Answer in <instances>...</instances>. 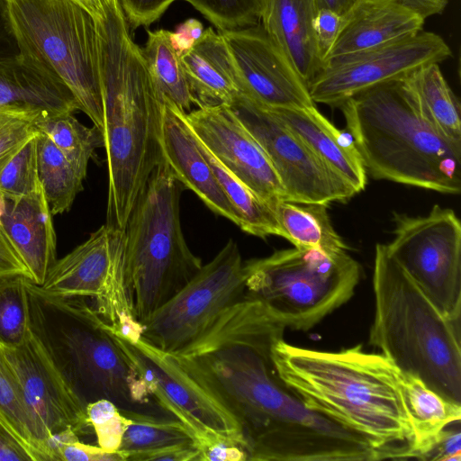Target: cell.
<instances>
[{
    "label": "cell",
    "instance_id": "6da1fadb",
    "mask_svg": "<svg viewBox=\"0 0 461 461\" xmlns=\"http://www.w3.org/2000/svg\"><path fill=\"white\" fill-rule=\"evenodd\" d=\"M285 329L270 312H238L171 355L237 422L249 460L389 459L363 435L306 407L279 378L271 352Z\"/></svg>",
    "mask_w": 461,
    "mask_h": 461
},
{
    "label": "cell",
    "instance_id": "7a4b0ae2",
    "mask_svg": "<svg viewBox=\"0 0 461 461\" xmlns=\"http://www.w3.org/2000/svg\"><path fill=\"white\" fill-rule=\"evenodd\" d=\"M275 370L309 409L366 437L389 459L414 456V429L400 370L382 353L361 344L339 351L291 345L271 352Z\"/></svg>",
    "mask_w": 461,
    "mask_h": 461
},
{
    "label": "cell",
    "instance_id": "3957f363",
    "mask_svg": "<svg viewBox=\"0 0 461 461\" xmlns=\"http://www.w3.org/2000/svg\"><path fill=\"white\" fill-rule=\"evenodd\" d=\"M96 21L108 168L106 224L124 230L133 205L162 158L163 97L118 0Z\"/></svg>",
    "mask_w": 461,
    "mask_h": 461
},
{
    "label": "cell",
    "instance_id": "277c9868",
    "mask_svg": "<svg viewBox=\"0 0 461 461\" xmlns=\"http://www.w3.org/2000/svg\"><path fill=\"white\" fill-rule=\"evenodd\" d=\"M339 108L374 178L443 194L461 191V146L427 120L403 78L378 84Z\"/></svg>",
    "mask_w": 461,
    "mask_h": 461
},
{
    "label": "cell",
    "instance_id": "5b68a950",
    "mask_svg": "<svg viewBox=\"0 0 461 461\" xmlns=\"http://www.w3.org/2000/svg\"><path fill=\"white\" fill-rule=\"evenodd\" d=\"M375 315L369 344L395 366L461 405L460 321L443 315L377 243L373 271Z\"/></svg>",
    "mask_w": 461,
    "mask_h": 461
},
{
    "label": "cell",
    "instance_id": "8992f818",
    "mask_svg": "<svg viewBox=\"0 0 461 461\" xmlns=\"http://www.w3.org/2000/svg\"><path fill=\"white\" fill-rule=\"evenodd\" d=\"M184 187L161 158L123 230L127 299L140 325L203 267L181 228L179 202Z\"/></svg>",
    "mask_w": 461,
    "mask_h": 461
},
{
    "label": "cell",
    "instance_id": "52a82bcc",
    "mask_svg": "<svg viewBox=\"0 0 461 461\" xmlns=\"http://www.w3.org/2000/svg\"><path fill=\"white\" fill-rule=\"evenodd\" d=\"M17 53L62 82L79 110L103 129L95 19L74 0H0Z\"/></svg>",
    "mask_w": 461,
    "mask_h": 461
},
{
    "label": "cell",
    "instance_id": "ba28073f",
    "mask_svg": "<svg viewBox=\"0 0 461 461\" xmlns=\"http://www.w3.org/2000/svg\"><path fill=\"white\" fill-rule=\"evenodd\" d=\"M244 294L285 325L306 332L355 294L361 265L346 250L286 249L244 262Z\"/></svg>",
    "mask_w": 461,
    "mask_h": 461
},
{
    "label": "cell",
    "instance_id": "9c48e42d",
    "mask_svg": "<svg viewBox=\"0 0 461 461\" xmlns=\"http://www.w3.org/2000/svg\"><path fill=\"white\" fill-rule=\"evenodd\" d=\"M64 309L70 323L65 375L86 406L107 399L121 411L165 413L97 312L80 302Z\"/></svg>",
    "mask_w": 461,
    "mask_h": 461
},
{
    "label": "cell",
    "instance_id": "30bf717a",
    "mask_svg": "<svg viewBox=\"0 0 461 461\" xmlns=\"http://www.w3.org/2000/svg\"><path fill=\"white\" fill-rule=\"evenodd\" d=\"M390 255L446 317H461V223L435 204L424 216L393 212Z\"/></svg>",
    "mask_w": 461,
    "mask_h": 461
},
{
    "label": "cell",
    "instance_id": "8fae6325",
    "mask_svg": "<svg viewBox=\"0 0 461 461\" xmlns=\"http://www.w3.org/2000/svg\"><path fill=\"white\" fill-rule=\"evenodd\" d=\"M243 265L237 243L230 240L141 324V338L170 354L191 344L221 312L244 295Z\"/></svg>",
    "mask_w": 461,
    "mask_h": 461
},
{
    "label": "cell",
    "instance_id": "7c38bea8",
    "mask_svg": "<svg viewBox=\"0 0 461 461\" xmlns=\"http://www.w3.org/2000/svg\"><path fill=\"white\" fill-rule=\"evenodd\" d=\"M230 107L267 155L286 201L328 205L346 202L357 194L272 109L244 95Z\"/></svg>",
    "mask_w": 461,
    "mask_h": 461
},
{
    "label": "cell",
    "instance_id": "4fadbf2b",
    "mask_svg": "<svg viewBox=\"0 0 461 461\" xmlns=\"http://www.w3.org/2000/svg\"><path fill=\"white\" fill-rule=\"evenodd\" d=\"M451 50L438 34L420 32L373 49L328 59L309 83L314 103L339 107L355 95L381 83L402 79L416 69L440 64Z\"/></svg>",
    "mask_w": 461,
    "mask_h": 461
},
{
    "label": "cell",
    "instance_id": "5bb4252c",
    "mask_svg": "<svg viewBox=\"0 0 461 461\" xmlns=\"http://www.w3.org/2000/svg\"><path fill=\"white\" fill-rule=\"evenodd\" d=\"M3 348L49 447L51 438L65 432L72 431L78 437L86 435L92 428L86 404L59 366L50 347L37 332L34 323L33 330L23 343Z\"/></svg>",
    "mask_w": 461,
    "mask_h": 461
},
{
    "label": "cell",
    "instance_id": "9a60e30c",
    "mask_svg": "<svg viewBox=\"0 0 461 461\" xmlns=\"http://www.w3.org/2000/svg\"><path fill=\"white\" fill-rule=\"evenodd\" d=\"M109 330L166 414L170 415L176 411L185 412L202 425L233 438L244 447L237 422L176 363L171 354L157 348L141 337L131 342Z\"/></svg>",
    "mask_w": 461,
    "mask_h": 461
},
{
    "label": "cell",
    "instance_id": "2e32d148",
    "mask_svg": "<svg viewBox=\"0 0 461 461\" xmlns=\"http://www.w3.org/2000/svg\"><path fill=\"white\" fill-rule=\"evenodd\" d=\"M219 32L233 59L241 95L272 109L315 105L305 82L259 23Z\"/></svg>",
    "mask_w": 461,
    "mask_h": 461
},
{
    "label": "cell",
    "instance_id": "e0dca14e",
    "mask_svg": "<svg viewBox=\"0 0 461 461\" xmlns=\"http://www.w3.org/2000/svg\"><path fill=\"white\" fill-rule=\"evenodd\" d=\"M186 120L197 139L260 198L272 207L286 201L267 155L229 105L192 110Z\"/></svg>",
    "mask_w": 461,
    "mask_h": 461
},
{
    "label": "cell",
    "instance_id": "ac0fdd59",
    "mask_svg": "<svg viewBox=\"0 0 461 461\" xmlns=\"http://www.w3.org/2000/svg\"><path fill=\"white\" fill-rule=\"evenodd\" d=\"M123 258V230L102 225L89 238L57 259L41 286V295L57 300L90 297L103 303L113 286V277Z\"/></svg>",
    "mask_w": 461,
    "mask_h": 461
},
{
    "label": "cell",
    "instance_id": "d6986e66",
    "mask_svg": "<svg viewBox=\"0 0 461 461\" xmlns=\"http://www.w3.org/2000/svg\"><path fill=\"white\" fill-rule=\"evenodd\" d=\"M159 146L162 158L176 178L213 212L241 227L242 220L221 187L199 148L186 113L163 98Z\"/></svg>",
    "mask_w": 461,
    "mask_h": 461
},
{
    "label": "cell",
    "instance_id": "ffe728a7",
    "mask_svg": "<svg viewBox=\"0 0 461 461\" xmlns=\"http://www.w3.org/2000/svg\"><path fill=\"white\" fill-rule=\"evenodd\" d=\"M52 216L42 187L14 200L0 194L1 226L37 286L44 283L57 260Z\"/></svg>",
    "mask_w": 461,
    "mask_h": 461
},
{
    "label": "cell",
    "instance_id": "44dd1931",
    "mask_svg": "<svg viewBox=\"0 0 461 461\" xmlns=\"http://www.w3.org/2000/svg\"><path fill=\"white\" fill-rule=\"evenodd\" d=\"M342 18L326 60L413 35L423 30L425 23L420 14L395 0H358Z\"/></svg>",
    "mask_w": 461,
    "mask_h": 461
},
{
    "label": "cell",
    "instance_id": "7402d4cb",
    "mask_svg": "<svg viewBox=\"0 0 461 461\" xmlns=\"http://www.w3.org/2000/svg\"><path fill=\"white\" fill-rule=\"evenodd\" d=\"M317 12L316 0H261L260 25L307 86L323 68L314 34Z\"/></svg>",
    "mask_w": 461,
    "mask_h": 461
},
{
    "label": "cell",
    "instance_id": "603a6c76",
    "mask_svg": "<svg viewBox=\"0 0 461 461\" xmlns=\"http://www.w3.org/2000/svg\"><path fill=\"white\" fill-rule=\"evenodd\" d=\"M180 60L198 108L230 106L242 94L233 59L219 31L204 29L201 39Z\"/></svg>",
    "mask_w": 461,
    "mask_h": 461
},
{
    "label": "cell",
    "instance_id": "cb8c5ba5",
    "mask_svg": "<svg viewBox=\"0 0 461 461\" xmlns=\"http://www.w3.org/2000/svg\"><path fill=\"white\" fill-rule=\"evenodd\" d=\"M272 110L357 194L365 189L367 172L347 130L338 129L316 105L303 109Z\"/></svg>",
    "mask_w": 461,
    "mask_h": 461
},
{
    "label": "cell",
    "instance_id": "d4e9b609",
    "mask_svg": "<svg viewBox=\"0 0 461 461\" xmlns=\"http://www.w3.org/2000/svg\"><path fill=\"white\" fill-rule=\"evenodd\" d=\"M0 106L38 110L48 114L79 110L70 90L17 52L0 54Z\"/></svg>",
    "mask_w": 461,
    "mask_h": 461
},
{
    "label": "cell",
    "instance_id": "484cf974",
    "mask_svg": "<svg viewBox=\"0 0 461 461\" xmlns=\"http://www.w3.org/2000/svg\"><path fill=\"white\" fill-rule=\"evenodd\" d=\"M401 383L414 429V456L423 460L441 432L460 422L461 405L429 389L418 377L400 370Z\"/></svg>",
    "mask_w": 461,
    "mask_h": 461
},
{
    "label": "cell",
    "instance_id": "4316f807",
    "mask_svg": "<svg viewBox=\"0 0 461 461\" xmlns=\"http://www.w3.org/2000/svg\"><path fill=\"white\" fill-rule=\"evenodd\" d=\"M403 81L432 126L446 139L461 146L460 104L439 64L423 66Z\"/></svg>",
    "mask_w": 461,
    "mask_h": 461
},
{
    "label": "cell",
    "instance_id": "83f0119b",
    "mask_svg": "<svg viewBox=\"0 0 461 461\" xmlns=\"http://www.w3.org/2000/svg\"><path fill=\"white\" fill-rule=\"evenodd\" d=\"M273 208L282 237L295 248L348 251V246L332 226L327 204L280 201Z\"/></svg>",
    "mask_w": 461,
    "mask_h": 461
},
{
    "label": "cell",
    "instance_id": "f1b7e54d",
    "mask_svg": "<svg viewBox=\"0 0 461 461\" xmlns=\"http://www.w3.org/2000/svg\"><path fill=\"white\" fill-rule=\"evenodd\" d=\"M122 412L131 419L117 451L122 461H140L146 454L176 445L194 443L186 427L170 415Z\"/></svg>",
    "mask_w": 461,
    "mask_h": 461
},
{
    "label": "cell",
    "instance_id": "f546056e",
    "mask_svg": "<svg viewBox=\"0 0 461 461\" xmlns=\"http://www.w3.org/2000/svg\"><path fill=\"white\" fill-rule=\"evenodd\" d=\"M0 420L34 452L39 461L55 460L45 436L28 408L21 383L1 345Z\"/></svg>",
    "mask_w": 461,
    "mask_h": 461
},
{
    "label": "cell",
    "instance_id": "4dcf8cb0",
    "mask_svg": "<svg viewBox=\"0 0 461 461\" xmlns=\"http://www.w3.org/2000/svg\"><path fill=\"white\" fill-rule=\"evenodd\" d=\"M196 140L224 194L241 217L240 229L262 239L272 235L282 237L274 208L228 170L197 137Z\"/></svg>",
    "mask_w": 461,
    "mask_h": 461
},
{
    "label": "cell",
    "instance_id": "1f68e13d",
    "mask_svg": "<svg viewBox=\"0 0 461 461\" xmlns=\"http://www.w3.org/2000/svg\"><path fill=\"white\" fill-rule=\"evenodd\" d=\"M150 76L162 97L188 113L194 104L180 57L169 41V31H147L141 49Z\"/></svg>",
    "mask_w": 461,
    "mask_h": 461
},
{
    "label": "cell",
    "instance_id": "d6a6232c",
    "mask_svg": "<svg viewBox=\"0 0 461 461\" xmlns=\"http://www.w3.org/2000/svg\"><path fill=\"white\" fill-rule=\"evenodd\" d=\"M38 176L52 215L71 208L83 190V178L53 141L43 132L37 134Z\"/></svg>",
    "mask_w": 461,
    "mask_h": 461
},
{
    "label": "cell",
    "instance_id": "836d02e7",
    "mask_svg": "<svg viewBox=\"0 0 461 461\" xmlns=\"http://www.w3.org/2000/svg\"><path fill=\"white\" fill-rule=\"evenodd\" d=\"M36 128L53 141L76 171L86 178L94 151L104 148L102 130L95 125L85 126L73 113H41L36 121Z\"/></svg>",
    "mask_w": 461,
    "mask_h": 461
},
{
    "label": "cell",
    "instance_id": "e575fe53",
    "mask_svg": "<svg viewBox=\"0 0 461 461\" xmlns=\"http://www.w3.org/2000/svg\"><path fill=\"white\" fill-rule=\"evenodd\" d=\"M31 280L23 274L0 276V345L15 347L33 330Z\"/></svg>",
    "mask_w": 461,
    "mask_h": 461
},
{
    "label": "cell",
    "instance_id": "d590c367",
    "mask_svg": "<svg viewBox=\"0 0 461 461\" xmlns=\"http://www.w3.org/2000/svg\"><path fill=\"white\" fill-rule=\"evenodd\" d=\"M37 134L0 166L3 197L19 199L41 187L37 168Z\"/></svg>",
    "mask_w": 461,
    "mask_h": 461
},
{
    "label": "cell",
    "instance_id": "8d00e7d4",
    "mask_svg": "<svg viewBox=\"0 0 461 461\" xmlns=\"http://www.w3.org/2000/svg\"><path fill=\"white\" fill-rule=\"evenodd\" d=\"M189 3L217 31H233L260 22L261 0H184Z\"/></svg>",
    "mask_w": 461,
    "mask_h": 461
},
{
    "label": "cell",
    "instance_id": "74e56055",
    "mask_svg": "<svg viewBox=\"0 0 461 461\" xmlns=\"http://www.w3.org/2000/svg\"><path fill=\"white\" fill-rule=\"evenodd\" d=\"M42 113L16 106H0V166L38 133L36 121Z\"/></svg>",
    "mask_w": 461,
    "mask_h": 461
},
{
    "label": "cell",
    "instance_id": "f35d334b",
    "mask_svg": "<svg viewBox=\"0 0 461 461\" xmlns=\"http://www.w3.org/2000/svg\"><path fill=\"white\" fill-rule=\"evenodd\" d=\"M88 422L95 431L97 446L109 453H116L123 434L131 423L119 408L110 400L99 399L86 406Z\"/></svg>",
    "mask_w": 461,
    "mask_h": 461
},
{
    "label": "cell",
    "instance_id": "ab89813d",
    "mask_svg": "<svg viewBox=\"0 0 461 461\" xmlns=\"http://www.w3.org/2000/svg\"><path fill=\"white\" fill-rule=\"evenodd\" d=\"M50 447L55 461H122L118 452L109 453L99 446L83 443L72 431L51 438Z\"/></svg>",
    "mask_w": 461,
    "mask_h": 461
},
{
    "label": "cell",
    "instance_id": "60d3db41",
    "mask_svg": "<svg viewBox=\"0 0 461 461\" xmlns=\"http://www.w3.org/2000/svg\"><path fill=\"white\" fill-rule=\"evenodd\" d=\"M129 28L148 27L156 23L177 0H118Z\"/></svg>",
    "mask_w": 461,
    "mask_h": 461
},
{
    "label": "cell",
    "instance_id": "b9f144b4",
    "mask_svg": "<svg viewBox=\"0 0 461 461\" xmlns=\"http://www.w3.org/2000/svg\"><path fill=\"white\" fill-rule=\"evenodd\" d=\"M342 16L330 9H319L314 20L315 41L319 56L324 64L338 37Z\"/></svg>",
    "mask_w": 461,
    "mask_h": 461
},
{
    "label": "cell",
    "instance_id": "7bdbcfd3",
    "mask_svg": "<svg viewBox=\"0 0 461 461\" xmlns=\"http://www.w3.org/2000/svg\"><path fill=\"white\" fill-rule=\"evenodd\" d=\"M459 424L456 428L453 427V424L446 428L423 460L460 461L461 430Z\"/></svg>",
    "mask_w": 461,
    "mask_h": 461
},
{
    "label": "cell",
    "instance_id": "ee69618b",
    "mask_svg": "<svg viewBox=\"0 0 461 461\" xmlns=\"http://www.w3.org/2000/svg\"><path fill=\"white\" fill-rule=\"evenodd\" d=\"M204 28L195 18H188L169 31V41L176 54L181 57L190 51L201 39Z\"/></svg>",
    "mask_w": 461,
    "mask_h": 461
},
{
    "label": "cell",
    "instance_id": "f6af8a7d",
    "mask_svg": "<svg viewBox=\"0 0 461 461\" xmlns=\"http://www.w3.org/2000/svg\"><path fill=\"white\" fill-rule=\"evenodd\" d=\"M0 461H39L34 452L1 420Z\"/></svg>",
    "mask_w": 461,
    "mask_h": 461
},
{
    "label": "cell",
    "instance_id": "bcb514c9",
    "mask_svg": "<svg viewBox=\"0 0 461 461\" xmlns=\"http://www.w3.org/2000/svg\"><path fill=\"white\" fill-rule=\"evenodd\" d=\"M23 274L29 278V272L20 255L0 227V276Z\"/></svg>",
    "mask_w": 461,
    "mask_h": 461
},
{
    "label": "cell",
    "instance_id": "7dc6e473",
    "mask_svg": "<svg viewBox=\"0 0 461 461\" xmlns=\"http://www.w3.org/2000/svg\"><path fill=\"white\" fill-rule=\"evenodd\" d=\"M420 14L425 20L430 16L441 14L447 0H395Z\"/></svg>",
    "mask_w": 461,
    "mask_h": 461
},
{
    "label": "cell",
    "instance_id": "c3c4849f",
    "mask_svg": "<svg viewBox=\"0 0 461 461\" xmlns=\"http://www.w3.org/2000/svg\"><path fill=\"white\" fill-rule=\"evenodd\" d=\"M358 0H316L317 8L330 9L344 17Z\"/></svg>",
    "mask_w": 461,
    "mask_h": 461
},
{
    "label": "cell",
    "instance_id": "681fc988",
    "mask_svg": "<svg viewBox=\"0 0 461 461\" xmlns=\"http://www.w3.org/2000/svg\"><path fill=\"white\" fill-rule=\"evenodd\" d=\"M85 8L95 20L104 15V5L112 0H74Z\"/></svg>",
    "mask_w": 461,
    "mask_h": 461
},
{
    "label": "cell",
    "instance_id": "f907efd6",
    "mask_svg": "<svg viewBox=\"0 0 461 461\" xmlns=\"http://www.w3.org/2000/svg\"><path fill=\"white\" fill-rule=\"evenodd\" d=\"M0 227H1V223H0Z\"/></svg>",
    "mask_w": 461,
    "mask_h": 461
}]
</instances>
